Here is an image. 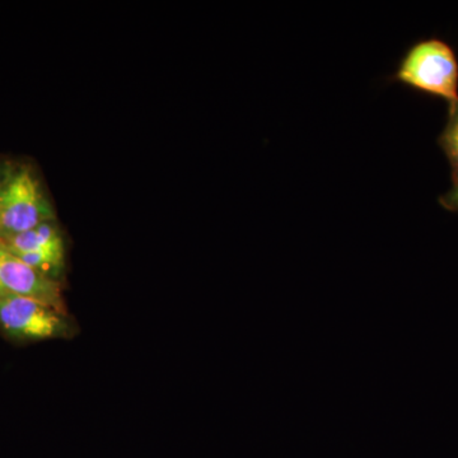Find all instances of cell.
Instances as JSON below:
<instances>
[{"label": "cell", "mask_w": 458, "mask_h": 458, "mask_svg": "<svg viewBox=\"0 0 458 458\" xmlns=\"http://www.w3.org/2000/svg\"><path fill=\"white\" fill-rule=\"evenodd\" d=\"M77 324L69 313L32 298L0 294V334L17 344L72 339Z\"/></svg>", "instance_id": "3"}, {"label": "cell", "mask_w": 458, "mask_h": 458, "mask_svg": "<svg viewBox=\"0 0 458 458\" xmlns=\"http://www.w3.org/2000/svg\"><path fill=\"white\" fill-rule=\"evenodd\" d=\"M438 201L445 209L458 213V170H452L451 188L439 197Z\"/></svg>", "instance_id": "7"}, {"label": "cell", "mask_w": 458, "mask_h": 458, "mask_svg": "<svg viewBox=\"0 0 458 458\" xmlns=\"http://www.w3.org/2000/svg\"><path fill=\"white\" fill-rule=\"evenodd\" d=\"M55 219V210L35 168L12 164L0 181V240Z\"/></svg>", "instance_id": "1"}, {"label": "cell", "mask_w": 458, "mask_h": 458, "mask_svg": "<svg viewBox=\"0 0 458 458\" xmlns=\"http://www.w3.org/2000/svg\"><path fill=\"white\" fill-rule=\"evenodd\" d=\"M0 245L42 276L63 283L66 267V246L56 219L41 223L38 227L16 236L3 238Z\"/></svg>", "instance_id": "4"}, {"label": "cell", "mask_w": 458, "mask_h": 458, "mask_svg": "<svg viewBox=\"0 0 458 458\" xmlns=\"http://www.w3.org/2000/svg\"><path fill=\"white\" fill-rule=\"evenodd\" d=\"M12 164H13V162H9L7 159H0V181L5 176Z\"/></svg>", "instance_id": "8"}, {"label": "cell", "mask_w": 458, "mask_h": 458, "mask_svg": "<svg viewBox=\"0 0 458 458\" xmlns=\"http://www.w3.org/2000/svg\"><path fill=\"white\" fill-rule=\"evenodd\" d=\"M0 294L32 298L68 313L63 283L42 276L0 245Z\"/></svg>", "instance_id": "5"}, {"label": "cell", "mask_w": 458, "mask_h": 458, "mask_svg": "<svg viewBox=\"0 0 458 458\" xmlns=\"http://www.w3.org/2000/svg\"><path fill=\"white\" fill-rule=\"evenodd\" d=\"M391 80L406 84L447 104L458 101V59L454 47L441 38L412 44Z\"/></svg>", "instance_id": "2"}, {"label": "cell", "mask_w": 458, "mask_h": 458, "mask_svg": "<svg viewBox=\"0 0 458 458\" xmlns=\"http://www.w3.org/2000/svg\"><path fill=\"white\" fill-rule=\"evenodd\" d=\"M438 144L452 170H458V101L448 104L447 122L439 134Z\"/></svg>", "instance_id": "6"}]
</instances>
